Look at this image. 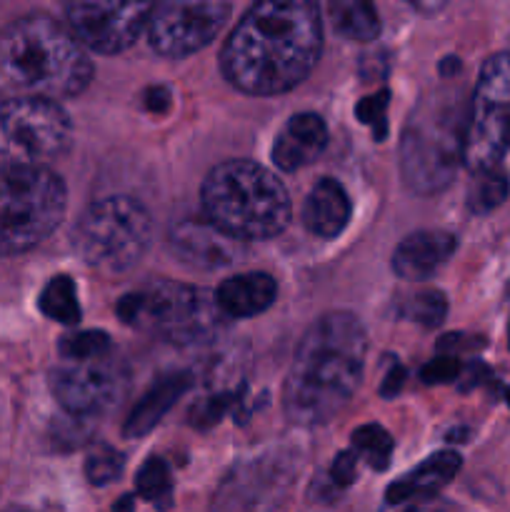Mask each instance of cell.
I'll use <instances>...</instances> for the list:
<instances>
[{"mask_svg":"<svg viewBox=\"0 0 510 512\" xmlns=\"http://www.w3.org/2000/svg\"><path fill=\"white\" fill-rule=\"evenodd\" d=\"M323 48V20L310 0L253 5L220 53L228 83L245 95H280L303 83Z\"/></svg>","mask_w":510,"mask_h":512,"instance_id":"6da1fadb","label":"cell"},{"mask_svg":"<svg viewBox=\"0 0 510 512\" xmlns=\"http://www.w3.org/2000/svg\"><path fill=\"white\" fill-rule=\"evenodd\" d=\"M368 335L350 313H328L300 338L283 388L285 415L315 428L338 415L360 388Z\"/></svg>","mask_w":510,"mask_h":512,"instance_id":"7a4b0ae2","label":"cell"},{"mask_svg":"<svg viewBox=\"0 0 510 512\" xmlns=\"http://www.w3.org/2000/svg\"><path fill=\"white\" fill-rule=\"evenodd\" d=\"M0 73L30 98H73L88 88L93 63L68 28L48 15H25L0 33Z\"/></svg>","mask_w":510,"mask_h":512,"instance_id":"3957f363","label":"cell"},{"mask_svg":"<svg viewBox=\"0 0 510 512\" xmlns=\"http://www.w3.org/2000/svg\"><path fill=\"white\" fill-rule=\"evenodd\" d=\"M205 218L240 243L268 240L290 223V198L278 178L253 160H228L205 178Z\"/></svg>","mask_w":510,"mask_h":512,"instance_id":"277c9868","label":"cell"},{"mask_svg":"<svg viewBox=\"0 0 510 512\" xmlns=\"http://www.w3.org/2000/svg\"><path fill=\"white\" fill-rule=\"evenodd\" d=\"M465 118L458 98H435L420 103L410 115L400 143V173L413 193L433 195L453 180L463 163Z\"/></svg>","mask_w":510,"mask_h":512,"instance_id":"5b68a950","label":"cell"},{"mask_svg":"<svg viewBox=\"0 0 510 512\" xmlns=\"http://www.w3.org/2000/svg\"><path fill=\"white\" fill-rule=\"evenodd\" d=\"M118 315L130 328L178 345L213 338L225 318L215 303V295L170 280L150 283L123 295Z\"/></svg>","mask_w":510,"mask_h":512,"instance_id":"8992f818","label":"cell"},{"mask_svg":"<svg viewBox=\"0 0 510 512\" xmlns=\"http://www.w3.org/2000/svg\"><path fill=\"white\" fill-rule=\"evenodd\" d=\"M68 190L50 168L0 175V258L38 248L63 220Z\"/></svg>","mask_w":510,"mask_h":512,"instance_id":"52a82bcc","label":"cell"},{"mask_svg":"<svg viewBox=\"0 0 510 512\" xmlns=\"http://www.w3.org/2000/svg\"><path fill=\"white\" fill-rule=\"evenodd\" d=\"M153 240L150 213L128 195L95 200L73 228V248L90 268L123 273L133 268Z\"/></svg>","mask_w":510,"mask_h":512,"instance_id":"ba28073f","label":"cell"},{"mask_svg":"<svg viewBox=\"0 0 510 512\" xmlns=\"http://www.w3.org/2000/svg\"><path fill=\"white\" fill-rule=\"evenodd\" d=\"M73 125L58 103L15 98L0 103V175L48 168L70 148Z\"/></svg>","mask_w":510,"mask_h":512,"instance_id":"9c48e42d","label":"cell"},{"mask_svg":"<svg viewBox=\"0 0 510 512\" xmlns=\"http://www.w3.org/2000/svg\"><path fill=\"white\" fill-rule=\"evenodd\" d=\"M510 120V55H490L480 70L463 135V163L473 173L498 168Z\"/></svg>","mask_w":510,"mask_h":512,"instance_id":"30bf717a","label":"cell"},{"mask_svg":"<svg viewBox=\"0 0 510 512\" xmlns=\"http://www.w3.org/2000/svg\"><path fill=\"white\" fill-rule=\"evenodd\" d=\"M230 15L223 0H168L153 5L148 18V40L165 58H185L215 40Z\"/></svg>","mask_w":510,"mask_h":512,"instance_id":"8fae6325","label":"cell"},{"mask_svg":"<svg viewBox=\"0 0 510 512\" xmlns=\"http://www.w3.org/2000/svg\"><path fill=\"white\" fill-rule=\"evenodd\" d=\"M128 378V365L108 353L93 360H63L50 373V390L70 415L90 418L118 403Z\"/></svg>","mask_w":510,"mask_h":512,"instance_id":"7c38bea8","label":"cell"},{"mask_svg":"<svg viewBox=\"0 0 510 512\" xmlns=\"http://www.w3.org/2000/svg\"><path fill=\"white\" fill-rule=\"evenodd\" d=\"M153 3H73L65 10L68 30L83 48L113 55L148 28Z\"/></svg>","mask_w":510,"mask_h":512,"instance_id":"4fadbf2b","label":"cell"},{"mask_svg":"<svg viewBox=\"0 0 510 512\" xmlns=\"http://www.w3.org/2000/svg\"><path fill=\"white\" fill-rule=\"evenodd\" d=\"M168 245L185 265L198 270L228 268L245 255V243L223 233L208 218H185L175 223Z\"/></svg>","mask_w":510,"mask_h":512,"instance_id":"5bb4252c","label":"cell"},{"mask_svg":"<svg viewBox=\"0 0 510 512\" xmlns=\"http://www.w3.org/2000/svg\"><path fill=\"white\" fill-rule=\"evenodd\" d=\"M458 248L455 235L443 230H418L400 240L393 253V270L403 280H425L448 263Z\"/></svg>","mask_w":510,"mask_h":512,"instance_id":"9a60e30c","label":"cell"},{"mask_svg":"<svg viewBox=\"0 0 510 512\" xmlns=\"http://www.w3.org/2000/svg\"><path fill=\"white\" fill-rule=\"evenodd\" d=\"M328 145V128L315 113H298L285 123L273 145V160L280 170H298L313 163Z\"/></svg>","mask_w":510,"mask_h":512,"instance_id":"2e32d148","label":"cell"},{"mask_svg":"<svg viewBox=\"0 0 510 512\" xmlns=\"http://www.w3.org/2000/svg\"><path fill=\"white\" fill-rule=\"evenodd\" d=\"M278 283L268 273H240L228 278L215 290V303L228 318H253L275 303Z\"/></svg>","mask_w":510,"mask_h":512,"instance_id":"e0dca14e","label":"cell"},{"mask_svg":"<svg viewBox=\"0 0 510 512\" xmlns=\"http://www.w3.org/2000/svg\"><path fill=\"white\" fill-rule=\"evenodd\" d=\"M353 205L343 185L333 178H323L310 188L303 203V223L320 238H335L348 225Z\"/></svg>","mask_w":510,"mask_h":512,"instance_id":"ac0fdd59","label":"cell"},{"mask_svg":"<svg viewBox=\"0 0 510 512\" xmlns=\"http://www.w3.org/2000/svg\"><path fill=\"white\" fill-rule=\"evenodd\" d=\"M460 455L453 450H443L425 460L413 473L403 475L385 493V503H408V500H430L458 475Z\"/></svg>","mask_w":510,"mask_h":512,"instance_id":"d6986e66","label":"cell"},{"mask_svg":"<svg viewBox=\"0 0 510 512\" xmlns=\"http://www.w3.org/2000/svg\"><path fill=\"white\" fill-rule=\"evenodd\" d=\"M190 375L188 373H168L148 390V393L140 398V403L135 405L133 413L125 420V435L128 438H140V435L150 433L155 425L163 420V415L178 403V398H183L190 390Z\"/></svg>","mask_w":510,"mask_h":512,"instance_id":"ffe728a7","label":"cell"},{"mask_svg":"<svg viewBox=\"0 0 510 512\" xmlns=\"http://www.w3.org/2000/svg\"><path fill=\"white\" fill-rule=\"evenodd\" d=\"M330 20H333L335 30L350 40H360L368 43L375 40L380 33L378 10L365 0H333L328 5Z\"/></svg>","mask_w":510,"mask_h":512,"instance_id":"44dd1931","label":"cell"},{"mask_svg":"<svg viewBox=\"0 0 510 512\" xmlns=\"http://www.w3.org/2000/svg\"><path fill=\"white\" fill-rule=\"evenodd\" d=\"M40 310L50 320H58L63 325L80 323L78 293H75V283L68 275H58L45 285L43 293H40Z\"/></svg>","mask_w":510,"mask_h":512,"instance_id":"7402d4cb","label":"cell"},{"mask_svg":"<svg viewBox=\"0 0 510 512\" xmlns=\"http://www.w3.org/2000/svg\"><path fill=\"white\" fill-rule=\"evenodd\" d=\"M138 495L155 508L168 510L173 505V480H170V468L163 458H148L138 470L135 480Z\"/></svg>","mask_w":510,"mask_h":512,"instance_id":"603a6c76","label":"cell"},{"mask_svg":"<svg viewBox=\"0 0 510 512\" xmlns=\"http://www.w3.org/2000/svg\"><path fill=\"white\" fill-rule=\"evenodd\" d=\"M508 175L495 170H485V173H475L473 185L468 190V205L473 213H490L498 208L505 198H508Z\"/></svg>","mask_w":510,"mask_h":512,"instance_id":"cb8c5ba5","label":"cell"},{"mask_svg":"<svg viewBox=\"0 0 510 512\" xmlns=\"http://www.w3.org/2000/svg\"><path fill=\"white\" fill-rule=\"evenodd\" d=\"M353 453L370 468L385 470L393 455V438L380 425H363L353 433Z\"/></svg>","mask_w":510,"mask_h":512,"instance_id":"d4e9b609","label":"cell"},{"mask_svg":"<svg viewBox=\"0 0 510 512\" xmlns=\"http://www.w3.org/2000/svg\"><path fill=\"white\" fill-rule=\"evenodd\" d=\"M445 313H448V300L440 290H418L403 300L405 318L415 320L425 328H435V325L443 323Z\"/></svg>","mask_w":510,"mask_h":512,"instance_id":"484cf974","label":"cell"},{"mask_svg":"<svg viewBox=\"0 0 510 512\" xmlns=\"http://www.w3.org/2000/svg\"><path fill=\"white\" fill-rule=\"evenodd\" d=\"M113 353V345L105 333L85 330V333H70L60 340V358L63 360H93Z\"/></svg>","mask_w":510,"mask_h":512,"instance_id":"4316f807","label":"cell"},{"mask_svg":"<svg viewBox=\"0 0 510 512\" xmlns=\"http://www.w3.org/2000/svg\"><path fill=\"white\" fill-rule=\"evenodd\" d=\"M125 468V458L120 450L110 448V445H98L88 453V460H85V475L93 485L103 488V485L113 483V480L120 478Z\"/></svg>","mask_w":510,"mask_h":512,"instance_id":"83f0119b","label":"cell"},{"mask_svg":"<svg viewBox=\"0 0 510 512\" xmlns=\"http://www.w3.org/2000/svg\"><path fill=\"white\" fill-rule=\"evenodd\" d=\"M388 103H390V93L388 90H380V93L368 95L358 103L355 113L358 118L363 120L365 125L373 128L375 140H383L385 133H388V123H385V113H388Z\"/></svg>","mask_w":510,"mask_h":512,"instance_id":"f1b7e54d","label":"cell"},{"mask_svg":"<svg viewBox=\"0 0 510 512\" xmlns=\"http://www.w3.org/2000/svg\"><path fill=\"white\" fill-rule=\"evenodd\" d=\"M420 375H423V380L428 385L453 383V380H458L463 375V363L455 355H440V358L430 360Z\"/></svg>","mask_w":510,"mask_h":512,"instance_id":"f546056e","label":"cell"},{"mask_svg":"<svg viewBox=\"0 0 510 512\" xmlns=\"http://www.w3.org/2000/svg\"><path fill=\"white\" fill-rule=\"evenodd\" d=\"M230 403H233V395H213V398H205L198 408H193V423L200 425V428L218 423L220 415L228 410Z\"/></svg>","mask_w":510,"mask_h":512,"instance_id":"4dcf8cb0","label":"cell"},{"mask_svg":"<svg viewBox=\"0 0 510 512\" xmlns=\"http://www.w3.org/2000/svg\"><path fill=\"white\" fill-rule=\"evenodd\" d=\"M358 460L360 458L353 453V450L340 453L338 458H335L333 470H330V483H333L335 488H348V485L355 480V475H358Z\"/></svg>","mask_w":510,"mask_h":512,"instance_id":"1f68e13d","label":"cell"},{"mask_svg":"<svg viewBox=\"0 0 510 512\" xmlns=\"http://www.w3.org/2000/svg\"><path fill=\"white\" fill-rule=\"evenodd\" d=\"M383 512H445L443 505L435 498L430 500H408V503H385Z\"/></svg>","mask_w":510,"mask_h":512,"instance_id":"d6a6232c","label":"cell"},{"mask_svg":"<svg viewBox=\"0 0 510 512\" xmlns=\"http://www.w3.org/2000/svg\"><path fill=\"white\" fill-rule=\"evenodd\" d=\"M170 90L163 85H155V88L145 90V105H148L150 113H165L170 108Z\"/></svg>","mask_w":510,"mask_h":512,"instance_id":"836d02e7","label":"cell"},{"mask_svg":"<svg viewBox=\"0 0 510 512\" xmlns=\"http://www.w3.org/2000/svg\"><path fill=\"white\" fill-rule=\"evenodd\" d=\"M403 383H405L403 365H393V368H390V373L385 375V383H383V388H380V393H383V398H393V395L400 393Z\"/></svg>","mask_w":510,"mask_h":512,"instance_id":"e575fe53","label":"cell"},{"mask_svg":"<svg viewBox=\"0 0 510 512\" xmlns=\"http://www.w3.org/2000/svg\"><path fill=\"white\" fill-rule=\"evenodd\" d=\"M133 510H135L133 495H123V498L113 505V512H133Z\"/></svg>","mask_w":510,"mask_h":512,"instance_id":"d590c367","label":"cell"},{"mask_svg":"<svg viewBox=\"0 0 510 512\" xmlns=\"http://www.w3.org/2000/svg\"><path fill=\"white\" fill-rule=\"evenodd\" d=\"M450 70H460V63H458V58H445V63H443V73L448 75Z\"/></svg>","mask_w":510,"mask_h":512,"instance_id":"8d00e7d4","label":"cell"},{"mask_svg":"<svg viewBox=\"0 0 510 512\" xmlns=\"http://www.w3.org/2000/svg\"><path fill=\"white\" fill-rule=\"evenodd\" d=\"M5 512H35V510H25V508H10V510H5Z\"/></svg>","mask_w":510,"mask_h":512,"instance_id":"74e56055","label":"cell"},{"mask_svg":"<svg viewBox=\"0 0 510 512\" xmlns=\"http://www.w3.org/2000/svg\"><path fill=\"white\" fill-rule=\"evenodd\" d=\"M505 295H508V300H510V283H508V288H505Z\"/></svg>","mask_w":510,"mask_h":512,"instance_id":"f35d334b","label":"cell"},{"mask_svg":"<svg viewBox=\"0 0 510 512\" xmlns=\"http://www.w3.org/2000/svg\"><path fill=\"white\" fill-rule=\"evenodd\" d=\"M505 398H508V405H510V388H508V393H505Z\"/></svg>","mask_w":510,"mask_h":512,"instance_id":"ab89813d","label":"cell"},{"mask_svg":"<svg viewBox=\"0 0 510 512\" xmlns=\"http://www.w3.org/2000/svg\"><path fill=\"white\" fill-rule=\"evenodd\" d=\"M508 340H510V328H508Z\"/></svg>","mask_w":510,"mask_h":512,"instance_id":"60d3db41","label":"cell"}]
</instances>
